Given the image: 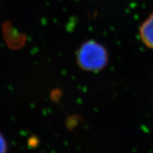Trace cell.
I'll return each instance as SVG.
<instances>
[{"label": "cell", "instance_id": "obj_3", "mask_svg": "<svg viewBox=\"0 0 153 153\" xmlns=\"http://www.w3.org/2000/svg\"><path fill=\"white\" fill-rule=\"evenodd\" d=\"M8 142L5 137L0 132V153L6 152L8 151Z\"/></svg>", "mask_w": 153, "mask_h": 153}, {"label": "cell", "instance_id": "obj_1", "mask_svg": "<svg viewBox=\"0 0 153 153\" xmlns=\"http://www.w3.org/2000/svg\"><path fill=\"white\" fill-rule=\"evenodd\" d=\"M76 63L83 70L97 72L107 65L108 56L105 47L94 40L84 42L76 52Z\"/></svg>", "mask_w": 153, "mask_h": 153}, {"label": "cell", "instance_id": "obj_2", "mask_svg": "<svg viewBox=\"0 0 153 153\" xmlns=\"http://www.w3.org/2000/svg\"><path fill=\"white\" fill-rule=\"evenodd\" d=\"M139 33L143 44L153 50V13L143 21Z\"/></svg>", "mask_w": 153, "mask_h": 153}]
</instances>
